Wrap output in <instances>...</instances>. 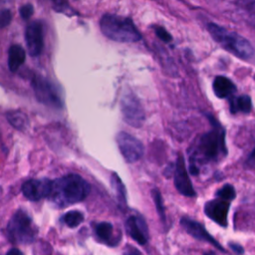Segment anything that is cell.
I'll list each match as a JSON object with an SVG mask.
<instances>
[{
  "label": "cell",
  "mask_w": 255,
  "mask_h": 255,
  "mask_svg": "<svg viewBox=\"0 0 255 255\" xmlns=\"http://www.w3.org/2000/svg\"><path fill=\"white\" fill-rule=\"evenodd\" d=\"M227 153L225 132L221 128H214L202 134L189 151V170L193 175L199 173L200 167L211 162H217Z\"/></svg>",
  "instance_id": "cell-1"
},
{
  "label": "cell",
  "mask_w": 255,
  "mask_h": 255,
  "mask_svg": "<svg viewBox=\"0 0 255 255\" xmlns=\"http://www.w3.org/2000/svg\"><path fill=\"white\" fill-rule=\"evenodd\" d=\"M89 183L78 174H68L52 181L49 197L60 207L84 200L90 193Z\"/></svg>",
  "instance_id": "cell-2"
},
{
  "label": "cell",
  "mask_w": 255,
  "mask_h": 255,
  "mask_svg": "<svg viewBox=\"0 0 255 255\" xmlns=\"http://www.w3.org/2000/svg\"><path fill=\"white\" fill-rule=\"evenodd\" d=\"M100 27L106 37L119 43H134L141 39L133 22L127 17L106 14L100 21Z\"/></svg>",
  "instance_id": "cell-3"
},
{
  "label": "cell",
  "mask_w": 255,
  "mask_h": 255,
  "mask_svg": "<svg viewBox=\"0 0 255 255\" xmlns=\"http://www.w3.org/2000/svg\"><path fill=\"white\" fill-rule=\"evenodd\" d=\"M207 31L211 37L226 51L238 58L247 60L252 57L254 50L250 42L241 35L229 31L215 23L207 24Z\"/></svg>",
  "instance_id": "cell-4"
},
{
  "label": "cell",
  "mask_w": 255,
  "mask_h": 255,
  "mask_svg": "<svg viewBox=\"0 0 255 255\" xmlns=\"http://www.w3.org/2000/svg\"><path fill=\"white\" fill-rule=\"evenodd\" d=\"M37 234L31 217L23 210H18L10 219L7 226V236L13 243H31Z\"/></svg>",
  "instance_id": "cell-5"
},
{
  "label": "cell",
  "mask_w": 255,
  "mask_h": 255,
  "mask_svg": "<svg viewBox=\"0 0 255 255\" xmlns=\"http://www.w3.org/2000/svg\"><path fill=\"white\" fill-rule=\"evenodd\" d=\"M31 83L34 94L40 103L50 108L60 109L63 107V101L57 88L49 80L35 75Z\"/></svg>",
  "instance_id": "cell-6"
},
{
  "label": "cell",
  "mask_w": 255,
  "mask_h": 255,
  "mask_svg": "<svg viewBox=\"0 0 255 255\" xmlns=\"http://www.w3.org/2000/svg\"><path fill=\"white\" fill-rule=\"evenodd\" d=\"M121 111L125 122L133 127L139 128L144 122V111L137 99L131 91H125L121 99Z\"/></svg>",
  "instance_id": "cell-7"
},
{
  "label": "cell",
  "mask_w": 255,
  "mask_h": 255,
  "mask_svg": "<svg viewBox=\"0 0 255 255\" xmlns=\"http://www.w3.org/2000/svg\"><path fill=\"white\" fill-rule=\"evenodd\" d=\"M117 143L124 158L128 162L137 161L143 154V144L133 135L121 131L117 134Z\"/></svg>",
  "instance_id": "cell-8"
},
{
  "label": "cell",
  "mask_w": 255,
  "mask_h": 255,
  "mask_svg": "<svg viewBox=\"0 0 255 255\" xmlns=\"http://www.w3.org/2000/svg\"><path fill=\"white\" fill-rule=\"evenodd\" d=\"M230 207V201L214 198L207 201L204 205V213L212 221L222 227H226L228 224V212Z\"/></svg>",
  "instance_id": "cell-9"
},
{
  "label": "cell",
  "mask_w": 255,
  "mask_h": 255,
  "mask_svg": "<svg viewBox=\"0 0 255 255\" xmlns=\"http://www.w3.org/2000/svg\"><path fill=\"white\" fill-rule=\"evenodd\" d=\"M174 185L177 191L187 197H193L196 195V192L192 186L191 180L189 178L187 169L185 167L184 158L181 154L177 156L174 168Z\"/></svg>",
  "instance_id": "cell-10"
},
{
  "label": "cell",
  "mask_w": 255,
  "mask_h": 255,
  "mask_svg": "<svg viewBox=\"0 0 255 255\" xmlns=\"http://www.w3.org/2000/svg\"><path fill=\"white\" fill-rule=\"evenodd\" d=\"M52 188V181L49 179H30L23 183V195L32 201L40 200L44 197H49Z\"/></svg>",
  "instance_id": "cell-11"
},
{
  "label": "cell",
  "mask_w": 255,
  "mask_h": 255,
  "mask_svg": "<svg viewBox=\"0 0 255 255\" xmlns=\"http://www.w3.org/2000/svg\"><path fill=\"white\" fill-rule=\"evenodd\" d=\"M25 41L28 52L31 56H39L44 47L43 26L40 22L35 21L30 23L25 31Z\"/></svg>",
  "instance_id": "cell-12"
},
{
  "label": "cell",
  "mask_w": 255,
  "mask_h": 255,
  "mask_svg": "<svg viewBox=\"0 0 255 255\" xmlns=\"http://www.w3.org/2000/svg\"><path fill=\"white\" fill-rule=\"evenodd\" d=\"M180 224L185 229V231L193 238L208 242V243L212 244L213 246H215L217 249L224 251L222 246L206 231V229L204 228V226L201 223H199L193 219H190L188 217H182L180 219Z\"/></svg>",
  "instance_id": "cell-13"
},
{
  "label": "cell",
  "mask_w": 255,
  "mask_h": 255,
  "mask_svg": "<svg viewBox=\"0 0 255 255\" xmlns=\"http://www.w3.org/2000/svg\"><path fill=\"white\" fill-rule=\"evenodd\" d=\"M126 229L128 235L138 244L144 245L147 242V226L140 216H129L126 222Z\"/></svg>",
  "instance_id": "cell-14"
},
{
  "label": "cell",
  "mask_w": 255,
  "mask_h": 255,
  "mask_svg": "<svg viewBox=\"0 0 255 255\" xmlns=\"http://www.w3.org/2000/svg\"><path fill=\"white\" fill-rule=\"evenodd\" d=\"M213 91L217 98L224 99L232 96L236 88L234 84L224 76H217L213 81Z\"/></svg>",
  "instance_id": "cell-15"
},
{
  "label": "cell",
  "mask_w": 255,
  "mask_h": 255,
  "mask_svg": "<svg viewBox=\"0 0 255 255\" xmlns=\"http://www.w3.org/2000/svg\"><path fill=\"white\" fill-rule=\"evenodd\" d=\"M26 53L19 45H12L8 51V67L11 72H16L25 62Z\"/></svg>",
  "instance_id": "cell-16"
},
{
  "label": "cell",
  "mask_w": 255,
  "mask_h": 255,
  "mask_svg": "<svg viewBox=\"0 0 255 255\" xmlns=\"http://www.w3.org/2000/svg\"><path fill=\"white\" fill-rule=\"evenodd\" d=\"M6 118L10 125L14 127L16 129L25 130L29 126L28 117L21 111H10L6 114Z\"/></svg>",
  "instance_id": "cell-17"
},
{
  "label": "cell",
  "mask_w": 255,
  "mask_h": 255,
  "mask_svg": "<svg viewBox=\"0 0 255 255\" xmlns=\"http://www.w3.org/2000/svg\"><path fill=\"white\" fill-rule=\"evenodd\" d=\"M251 100L248 96H239L236 98H233L230 101V112L232 114L237 113H243L247 114L251 111Z\"/></svg>",
  "instance_id": "cell-18"
},
{
  "label": "cell",
  "mask_w": 255,
  "mask_h": 255,
  "mask_svg": "<svg viewBox=\"0 0 255 255\" xmlns=\"http://www.w3.org/2000/svg\"><path fill=\"white\" fill-rule=\"evenodd\" d=\"M95 231H96L97 236L102 241L110 243V241L112 240L113 233H114V228H113V225L111 223H109V222H101V223L97 224Z\"/></svg>",
  "instance_id": "cell-19"
},
{
  "label": "cell",
  "mask_w": 255,
  "mask_h": 255,
  "mask_svg": "<svg viewBox=\"0 0 255 255\" xmlns=\"http://www.w3.org/2000/svg\"><path fill=\"white\" fill-rule=\"evenodd\" d=\"M84 220V215L82 212L78 211V210H72V211H69L67 212L65 215H64V221L65 223L71 227V228H74V227H77L78 225H80L82 223V221Z\"/></svg>",
  "instance_id": "cell-20"
},
{
  "label": "cell",
  "mask_w": 255,
  "mask_h": 255,
  "mask_svg": "<svg viewBox=\"0 0 255 255\" xmlns=\"http://www.w3.org/2000/svg\"><path fill=\"white\" fill-rule=\"evenodd\" d=\"M235 196H236V192L233 185L228 183L223 185L216 191V197L230 201V202L235 198Z\"/></svg>",
  "instance_id": "cell-21"
},
{
  "label": "cell",
  "mask_w": 255,
  "mask_h": 255,
  "mask_svg": "<svg viewBox=\"0 0 255 255\" xmlns=\"http://www.w3.org/2000/svg\"><path fill=\"white\" fill-rule=\"evenodd\" d=\"M112 185L114 187V189L117 192V196L119 198V200L122 203L126 204V194H125V187L124 184L122 182V180L120 179V177L118 176V174L113 173L112 175Z\"/></svg>",
  "instance_id": "cell-22"
},
{
  "label": "cell",
  "mask_w": 255,
  "mask_h": 255,
  "mask_svg": "<svg viewBox=\"0 0 255 255\" xmlns=\"http://www.w3.org/2000/svg\"><path fill=\"white\" fill-rule=\"evenodd\" d=\"M240 7L245 11L250 21L255 26V0H240Z\"/></svg>",
  "instance_id": "cell-23"
},
{
  "label": "cell",
  "mask_w": 255,
  "mask_h": 255,
  "mask_svg": "<svg viewBox=\"0 0 255 255\" xmlns=\"http://www.w3.org/2000/svg\"><path fill=\"white\" fill-rule=\"evenodd\" d=\"M151 194H152L155 206H156V210H157L161 220L164 222V220H165V213H164V208H163V202H162L161 195H160V193H159V191L157 189H153Z\"/></svg>",
  "instance_id": "cell-24"
},
{
  "label": "cell",
  "mask_w": 255,
  "mask_h": 255,
  "mask_svg": "<svg viewBox=\"0 0 255 255\" xmlns=\"http://www.w3.org/2000/svg\"><path fill=\"white\" fill-rule=\"evenodd\" d=\"M12 20L11 12L8 9H0V28H4L10 24Z\"/></svg>",
  "instance_id": "cell-25"
},
{
  "label": "cell",
  "mask_w": 255,
  "mask_h": 255,
  "mask_svg": "<svg viewBox=\"0 0 255 255\" xmlns=\"http://www.w3.org/2000/svg\"><path fill=\"white\" fill-rule=\"evenodd\" d=\"M154 31H155V34L157 35V37H158L160 40H162L163 42L168 43V42L171 41V39H172V38H171V35H170L164 28L157 26V27H155Z\"/></svg>",
  "instance_id": "cell-26"
},
{
  "label": "cell",
  "mask_w": 255,
  "mask_h": 255,
  "mask_svg": "<svg viewBox=\"0 0 255 255\" xmlns=\"http://www.w3.org/2000/svg\"><path fill=\"white\" fill-rule=\"evenodd\" d=\"M34 13V7L31 4H26L20 8V14L23 19H29Z\"/></svg>",
  "instance_id": "cell-27"
},
{
  "label": "cell",
  "mask_w": 255,
  "mask_h": 255,
  "mask_svg": "<svg viewBox=\"0 0 255 255\" xmlns=\"http://www.w3.org/2000/svg\"><path fill=\"white\" fill-rule=\"evenodd\" d=\"M229 246H230L231 250H232L235 254H237V255H241V254H243V253H244V249H243V247H242L241 245L237 244V243L230 242V243H229Z\"/></svg>",
  "instance_id": "cell-28"
},
{
  "label": "cell",
  "mask_w": 255,
  "mask_h": 255,
  "mask_svg": "<svg viewBox=\"0 0 255 255\" xmlns=\"http://www.w3.org/2000/svg\"><path fill=\"white\" fill-rule=\"evenodd\" d=\"M247 164H248V165H250V166L255 167V147H254V149L252 150V152L250 153V155L248 156Z\"/></svg>",
  "instance_id": "cell-29"
},
{
  "label": "cell",
  "mask_w": 255,
  "mask_h": 255,
  "mask_svg": "<svg viewBox=\"0 0 255 255\" xmlns=\"http://www.w3.org/2000/svg\"><path fill=\"white\" fill-rule=\"evenodd\" d=\"M124 255H141V253L133 247H128V249L125 251Z\"/></svg>",
  "instance_id": "cell-30"
},
{
  "label": "cell",
  "mask_w": 255,
  "mask_h": 255,
  "mask_svg": "<svg viewBox=\"0 0 255 255\" xmlns=\"http://www.w3.org/2000/svg\"><path fill=\"white\" fill-rule=\"evenodd\" d=\"M6 255H23V254H22V252H21L19 249H17V248H12V249H10V250L7 252Z\"/></svg>",
  "instance_id": "cell-31"
},
{
  "label": "cell",
  "mask_w": 255,
  "mask_h": 255,
  "mask_svg": "<svg viewBox=\"0 0 255 255\" xmlns=\"http://www.w3.org/2000/svg\"><path fill=\"white\" fill-rule=\"evenodd\" d=\"M203 255H215V253L212 252V251H209V252H207V253H204Z\"/></svg>",
  "instance_id": "cell-32"
},
{
  "label": "cell",
  "mask_w": 255,
  "mask_h": 255,
  "mask_svg": "<svg viewBox=\"0 0 255 255\" xmlns=\"http://www.w3.org/2000/svg\"><path fill=\"white\" fill-rule=\"evenodd\" d=\"M54 1H55V2H56V1H57V0H54Z\"/></svg>",
  "instance_id": "cell-33"
}]
</instances>
